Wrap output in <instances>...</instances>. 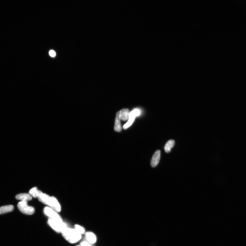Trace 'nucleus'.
<instances>
[{
	"label": "nucleus",
	"mask_w": 246,
	"mask_h": 246,
	"mask_svg": "<svg viewBox=\"0 0 246 246\" xmlns=\"http://www.w3.org/2000/svg\"><path fill=\"white\" fill-rule=\"evenodd\" d=\"M64 238L69 243H74L81 239V234L75 229L66 227L61 232Z\"/></svg>",
	"instance_id": "f257e3e1"
},
{
	"label": "nucleus",
	"mask_w": 246,
	"mask_h": 246,
	"mask_svg": "<svg viewBox=\"0 0 246 246\" xmlns=\"http://www.w3.org/2000/svg\"><path fill=\"white\" fill-rule=\"evenodd\" d=\"M18 207L21 212L25 214L31 215L35 212L33 207L29 206L27 201H21L18 203Z\"/></svg>",
	"instance_id": "f03ea898"
},
{
	"label": "nucleus",
	"mask_w": 246,
	"mask_h": 246,
	"mask_svg": "<svg viewBox=\"0 0 246 246\" xmlns=\"http://www.w3.org/2000/svg\"><path fill=\"white\" fill-rule=\"evenodd\" d=\"M48 222L49 226L57 232L61 233L65 228L67 227L65 223L63 222H60L49 218Z\"/></svg>",
	"instance_id": "7ed1b4c3"
},
{
	"label": "nucleus",
	"mask_w": 246,
	"mask_h": 246,
	"mask_svg": "<svg viewBox=\"0 0 246 246\" xmlns=\"http://www.w3.org/2000/svg\"><path fill=\"white\" fill-rule=\"evenodd\" d=\"M44 214L51 219L63 222L62 220L56 211L50 207H46L44 208Z\"/></svg>",
	"instance_id": "20e7f679"
},
{
	"label": "nucleus",
	"mask_w": 246,
	"mask_h": 246,
	"mask_svg": "<svg viewBox=\"0 0 246 246\" xmlns=\"http://www.w3.org/2000/svg\"><path fill=\"white\" fill-rule=\"evenodd\" d=\"M141 112L138 109H136L131 111L129 114V117L128 122L123 126L124 129H127L132 125L136 117L140 115Z\"/></svg>",
	"instance_id": "39448f33"
},
{
	"label": "nucleus",
	"mask_w": 246,
	"mask_h": 246,
	"mask_svg": "<svg viewBox=\"0 0 246 246\" xmlns=\"http://www.w3.org/2000/svg\"><path fill=\"white\" fill-rule=\"evenodd\" d=\"M161 157V151L158 150L155 151L151 161V165L153 168L156 167L159 162Z\"/></svg>",
	"instance_id": "423d86ee"
},
{
	"label": "nucleus",
	"mask_w": 246,
	"mask_h": 246,
	"mask_svg": "<svg viewBox=\"0 0 246 246\" xmlns=\"http://www.w3.org/2000/svg\"><path fill=\"white\" fill-rule=\"evenodd\" d=\"M49 206L57 212H60L61 211L60 205L56 199L54 197H51Z\"/></svg>",
	"instance_id": "0eeeda50"
},
{
	"label": "nucleus",
	"mask_w": 246,
	"mask_h": 246,
	"mask_svg": "<svg viewBox=\"0 0 246 246\" xmlns=\"http://www.w3.org/2000/svg\"><path fill=\"white\" fill-rule=\"evenodd\" d=\"M118 117L120 120L126 121L128 120L130 111L128 109H123L118 112Z\"/></svg>",
	"instance_id": "6e6552de"
},
{
	"label": "nucleus",
	"mask_w": 246,
	"mask_h": 246,
	"mask_svg": "<svg viewBox=\"0 0 246 246\" xmlns=\"http://www.w3.org/2000/svg\"><path fill=\"white\" fill-rule=\"evenodd\" d=\"M17 199L21 201H27L31 200L32 199V196L29 193H22L17 195L16 196Z\"/></svg>",
	"instance_id": "1a4fd4ad"
},
{
	"label": "nucleus",
	"mask_w": 246,
	"mask_h": 246,
	"mask_svg": "<svg viewBox=\"0 0 246 246\" xmlns=\"http://www.w3.org/2000/svg\"><path fill=\"white\" fill-rule=\"evenodd\" d=\"M14 209L13 205H10L2 206L0 207V214L12 212Z\"/></svg>",
	"instance_id": "9d476101"
},
{
	"label": "nucleus",
	"mask_w": 246,
	"mask_h": 246,
	"mask_svg": "<svg viewBox=\"0 0 246 246\" xmlns=\"http://www.w3.org/2000/svg\"><path fill=\"white\" fill-rule=\"evenodd\" d=\"M51 197L46 194L44 193H41L38 196V200L41 202L43 203L44 204L48 205V204Z\"/></svg>",
	"instance_id": "9b49d317"
},
{
	"label": "nucleus",
	"mask_w": 246,
	"mask_h": 246,
	"mask_svg": "<svg viewBox=\"0 0 246 246\" xmlns=\"http://www.w3.org/2000/svg\"><path fill=\"white\" fill-rule=\"evenodd\" d=\"M119 112L116 114V116L115 121V125L114 126V130L117 132H120L122 130L121 126L120 119L118 117Z\"/></svg>",
	"instance_id": "f8f14e48"
},
{
	"label": "nucleus",
	"mask_w": 246,
	"mask_h": 246,
	"mask_svg": "<svg viewBox=\"0 0 246 246\" xmlns=\"http://www.w3.org/2000/svg\"><path fill=\"white\" fill-rule=\"evenodd\" d=\"M86 237L87 240L89 243L91 244H94L96 241V236L93 233L91 232H88L86 233Z\"/></svg>",
	"instance_id": "ddd939ff"
},
{
	"label": "nucleus",
	"mask_w": 246,
	"mask_h": 246,
	"mask_svg": "<svg viewBox=\"0 0 246 246\" xmlns=\"http://www.w3.org/2000/svg\"><path fill=\"white\" fill-rule=\"evenodd\" d=\"M175 144V141L174 140H169L166 143L165 147V150L166 153H170L172 149Z\"/></svg>",
	"instance_id": "4468645a"
},
{
	"label": "nucleus",
	"mask_w": 246,
	"mask_h": 246,
	"mask_svg": "<svg viewBox=\"0 0 246 246\" xmlns=\"http://www.w3.org/2000/svg\"><path fill=\"white\" fill-rule=\"evenodd\" d=\"M42 192L40 190H37L36 187H34L31 189L29 191V194H30L32 197L34 198L38 197Z\"/></svg>",
	"instance_id": "2eb2a0df"
},
{
	"label": "nucleus",
	"mask_w": 246,
	"mask_h": 246,
	"mask_svg": "<svg viewBox=\"0 0 246 246\" xmlns=\"http://www.w3.org/2000/svg\"><path fill=\"white\" fill-rule=\"evenodd\" d=\"M74 228H75V229L81 235L84 234L85 233V229L80 225H75Z\"/></svg>",
	"instance_id": "dca6fc26"
},
{
	"label": "nucleus",
	"mask_w": 246,
	"mask_h": 246,
	"mask_svg": "<svg viewBox=\"0 0 246 246\" xmlns=\"http://www.w3.org/2000/svg\"><path fill=\"white\" fill-rule=\"evenodd\" d=\"M50 56L52 57H54L56 56V52L53 50H51L49 52Z\"/></svg>",
	"instance_id": "f3484780"
},
{
	"label": "nucleus",
	"mask_w": 246,
	"mask_h": 246,
	"mask_svg": "<svg viewBox=\"0 0 246 246\" xmlns=\"http://www.w3.org/2000/svg\"><path fill=\"white\" fill-rule=\"evenodd\" d=\"M81 246H92L89 243L86 241L82 242L80 243Z\"/></svg>",
	"instance_id": "a211bd4d"
},
{
	"label": "nucleus",
	"mask_w": 246,
	"mask_h": 246,
	"mask_svg": "<svg viewBox=\"0 0 246 246\" xmlns=\"http://www.w3.org/2000/svg\"><path fill=\"white\" fill-rule=\"evenodd\" d=\"M76 246H80V245H77Z\"/></svg>",
	"instance_id": "6ab92c4d"
}]
</instances>
